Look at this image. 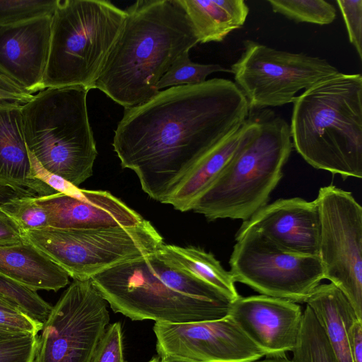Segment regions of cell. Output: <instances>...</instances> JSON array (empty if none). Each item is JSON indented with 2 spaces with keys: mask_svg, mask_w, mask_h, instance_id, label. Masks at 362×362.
<instances>
[{
  "mask_svg": "<svg viewBox=\"0 0 362 362\" xmlns=\"http://www.w3.org/2000/svg\"><path fill=\"white\" fill-rule=\"evenodd\" d=\"M159 358L193 362H254L265 356L228 315L187 323L156 322Z\"/></svg>",
  "mask_w": 362,
  "mask_h": 362,
  "instance_id": "cell-13",
  "label": "cell"
},
{
  "mask_svg": "<svg viewBox=\"0 0 362 362\" xmlns=\"http://www.w3.org/2000/svg\"><path fill=\"white\" fill-rule=\"evenodd\" d=\"M46 211L49 227L86 230L132 226L144 218L107 191L81 189L76 196L56 192L35 196Z\"/></svg>",
  "mask_w": 362,
  "mask_h": 362,
  "instance_id": "cell-17",
  "label": "cell"
},
{
  "mask_svg": "<svg viewBox=\"0 0 362 362\" xmlns=\"http://www.w3.org/2000/svg\"><path fill=\"white\" fill-rule=\"evenodd\" d=\"M21 107H0V186L22 195L54 194L56 191L33 176L23 132Z\"/></svg>",
  "mask_w": 362,
  "mask_h": 362,
  "instance_id": "cell-18",
  "label": "cell"
},
{
  "mask_svg": "<svg viewBox=\"0 0 362 362\" xmlns=\"http://www.w3.org/2000/svg\"><path fill=\"white\" fill-rule=\"evenodd\" d=\"M161 362H193L187 360L175 358L172 357H163L160 358Z\"/></svg>",
  "mask_w": 362,
  "mask_h": 362,
  "instance_id": "cell-40",
  "label": "cell"
},
{
  "mask_svg": "<svg viewBox=\"0 0 362 362\" xmlns=\"http://www.w3.org/2000/svg\"><path fill=\"white\" fill-rule=\"evenodd\" d=\"M254 362H293L284 356H268V358Z\"/></svg>",
  "mask_w": 362,
  "mask_h": 362,
  "instance_id": "cell-39",
  "label": "cell"
},
{
  "mask_svg": "<svg viewBox=\"0 0 362 362\" xmlns=\"http://www.w3.org/2000/svg\"><path fill=\"white\" fill-rule=\"evenodd\" d=\"M157 255L168 264L187 272L211 284L232 301L240 296L230 272L211 252L199 247L163 244Z\"/></svg>",
  "mask_w": 362,
  "mask_h": 362,
  "instance_id": "cell-23",
  "label": "cell"
},
{
  "mask_svg": "<svg viewBox=\"0 0 362 362\" xmlns=\"http://www.w3.org/2000/svg\"><path fill=\"white\" fill-rule=\"evenodd\" d=\"M83 86L46 88L21 107L28 151L42 167L74 185L93 175L98 155Z\"/></svg>",
  "mask_w": 362,
  "mask_h": 362,
  "instance_id": "cell-6",
  "label": "cell"
},
{
  "mask_svg": "<svg viewBox=\"0 0 362 362\" xmlns=\"http://www.w3.org/2000/svg\"><path fill=\"white\" fill-rule=\"evenodd\" d=\"M17 196H22V194L13 191L10 188L0 186V203L4 202L9 199Z\"/></svg>",
  "mask_w": 362,
  "mask_h": 362,
  "instance_id": "cell-38",
  "label": "cell"
},
{
  "mask_svg": "<svg viewBox=\"0 0 362 362\" xmlns=\"http://www.w3.org/2000/svg\"><path fill=\"white\" fill-rule=\"evenodd\" d=\"M0 296L14 303L30 318L44 323L52 306L37 293L0 274Z\"/></svg>",
  "mask_w": 362,
  "mask_h": 362,
  "instance_id": "cell-27",
  "label": "cell"
},
{
  "mask_svg": "<svg viewBox=\"0 0 362 362\" xmlns=\"http://www.w3.org/2000/svg\"><path fill=\"white\" fill-rule=\"evenodd\" d=\"M269 112H259L257 132L194 201L191 210L209 221H245L267 204L293 147L288 123Z\"/></svg>",
  "mask_w": 362,
  "mask_h": 362,
  "instance_id": "cell-5",
  "label": "cell"
},
{
  "mask_svg": "<svg viewBox=\"0 0 362 362\" xmlns=\"http://www.w3.org/2000/svg\"><path fill=\"white\" fill-rule=\"evenodd\" d=\"M349 351L353 362H362V322L356 320L349 334Z\"/></svg>",
  "mask_w": 362,
  "mask_h": 362,
  "instance_id": "cell-37",
  "label": "cell"
},
{
  "mask_svg": "<svg viewBox=\"0 0 362 362\" xmlns=\"http://www.w3.org/2000/svg\"><path fill=\"white\" fill-rule=\"evenodd\" d=\"M230 72L219 64H202L192 62L189 52L181 54L171 65L157 83L158 91L166 87L195 85L206 81V77L214 72Z\"/></svg>",
  "mask_w": 362,
  "mask_h": 362,
  "instance_id": "cell-26",
  "label": "cell"
},
{
  "mask_svg": "<svg viewBox=\"0 0 362 362\" xmlns=\"http://www.w3.org/2000/svg\"><path fill=\"white\" fill-rule=\"evenodd\" d=\"M58 0H0V26L52 15Z\"/></svg>",
  "mask_w": 362,
  "mask_h": 362,
  "instance_id": "cell-29",
  "label": "cell"
},
{
  "mask_svg": "<svg viewBox=\"0 0 362 362\" xmlns=\"http://www.w3.org/2000/svg\"><path fill=\"white\" fill-rule=\"evenodd\" d=\"M52 15L0 26V74L33 95L42 90Z\"/></svg>",
  "mask_w": 362,
  "mask_h": 362,
  "instance_id": "cell-16",
  "label": "cell"
},
{
  "mask_svg": "<svg viewBox=\"0 0 362 362\" xmlns=\"http://www.w3.org/2000/svg\"><path fill=\"white\" fill-rule=\"evenodd\" d=\"M249 115L247 99L228 79L170 87L124 109L112 146L144 192L165 204L195 165Z\"/></svg>",
  "mask_w": 362,
  "mask_h": 362,
  "instance_id": "cell-1",
  "label": "cell"
},
{
  "mask_svg": "<svg viewBox=\"0 0 362 362\" xmlns=\"http://www.w3.org/2000/svg\"><path fill=\"white\" fill-rule=\"evenodd\" d=\"M199 43L220 42L245 23L249 8L243 0H178Z\"/></svg>",
  "mask_w": 362,
  "mask_h": 362,
  "instance_id": "cell-22",
  "label": "cell"
},
{
  "mask_svg": "<svg viewBox=\"0 0 362 362\" xmlns=\"http://www.w3.org/2000/svg\"><path fill=\"white\" fill-rule=\"evenodd\" d=\"M303 315L296 303L264 295L239 296L228 316L267 356H284L296 346Z\"/></svg>",
  "mask_w": 362,
  "mask_h": 362,
  "instance_id": "cell-14",
  "label": "cell"
},
{
  "mask_svg": "<svg viewBox=\"0 0 362 362\" xmlns=\"http://www.w3.org/2000/svg\"><path fill=\"white\" fill-rule=\"evenodd\" d=\"M0 326L17 332L37 334L43 324L30 318L14 303L0 296Z\"/></svg>",
  "mask_w": 362,
  "mask_h": 362,
  "instance_id": "cell-32",
  "label": "cell"
},
{
  "mask_svg": "<svg viewBox=\"0 0 362 362\" xmlns=\"http://www.w3.org/2000/svg\"><path fill=\"white\" fill-rule=\"evenodd\" d=\"M23 240L22 231L15 221L0 211V245L13 244Z\"/></svg>",
  "mask_w": 362,
  "mask_h": 362,
  "instance_id": "cell-36",
  "label": "cell"
},
{
  "mask_svg": "<svg viewBox=\"0 0 362 362\" xmlns=\"http://www.w3.org/2000/svg\"><path fill=\"white\" fill-rule=\"evenodd\" d=\"M235 240L229 272L261 295L305 303L324 279L318 255L286 252L253 232L236 234Z\"/></svg>",
  "mask_w": 362,
  "mask_h": 362,
  "instance_id": "cell-12",
  "label": "cell"
},
{
  "mask_svg": "<svg viewBox=\"0 0 362 362\" xmlns=\"http://www.w3.org/2000/svg\"><path fill=\"white\" fill-rule=\"evenodd\" d=\"M259 124V115L247 118L195 165L165 204L180 211L191 210L194 201L219 176L240 146L257 132Z\"/></svg>",
  "mask_w": 362,
  "mask_h": 362,
  "instance_id": "cell-19",
  "label": "cell"
},
{
  "mask_svg": "<svg viewBox=\"0 0 362 362\" xmlns=\"http://www.w3.org/2000/svg\"><path fill=\"white\" fill-rule=\"evenodd\" d=\"M19 333L0 326V334ZM24 333V332H23Z\"/></svg>",
  "mask_w": 362,
  "mask_h": 362,
  "instance_id": "cell-41",
  "label": "cell"
},
{
  "mask_svg": "<svg viewBox=\"0 0 362 362\" xmlns=\"http://www.w3.org/2000/svg\"><path fill=\"white\" fill-rule=\"evenodd\" d=\"M293 362H339L315 315L309 306L303 312Z\"/></svg>",
  "mask_w": 362,
  "mask_h": 362,
  "instance_id": "cell-24",
  "label": "cell"
},
{
  "mask_svg": "<svg viewBox=\"0 0 362 362\" xmlns=\"http://www.w3.org/2000/svg\"><path fill=\"white\" fill-rule=\"evenodd\" d=\"M244 45L230 73L250 111L293 103L298 91L339 72L317 57L278 50L252 40L245 41Z\"/></svg>",
  "mask_w": 362,
  "mask_h": 362,
  "instance_id": "cell-9",
  "label": "cell"
},
{
  "mask_svg": "<svg viewBox=\"0 0 362 362\" xmlns=\"http://www.w3.org/2000/svg\"><path fill=\"white\" fill-rule=\"evenodd\" d=\"M305 303L322 328L338 361L353 362L349 334L352 325L359 320L345 295L332 283L322 284Z\"/></svg>",
  "mask_w": 362,
  "mask_h": 362,
  "instance_id": "cell-21",
  "label": "cell"
},
{
  "mask_svg": "<svg viewBox=\"0 0 362 362\" xmlns=\"http://www.w3.org/2000/svg\"><path fill=\"white\" fill-rule=\"evenodd\" d=\"M91 279L74 280L43 323L33 362H90L110 322Z\"/></svg>",
  "mask_w": 362,
  "mask_h": 362,
  "instance_id": "cell-11",
  "label": "cell"
},
{
  "mask_svg": "<svg viewBox=\"0 0 362 362\" xmlns=\"http://www.w3.org/2000/svg\"><path fill=\"white\" fill-rule=\"evenodd\" d=\"M148 362H161L160 358L154 357L151 360H150Z\"/></svg>",
  "mask_w": 362,
  "mask_h": 362,
  "instance_id": "cell-42",
  "label": "cell"
},
{
  "mask_svg": "<svg viewBox=\"0 0 362 362\" xmlns=\"http://www.w3.org/2000/svg\"><path fill=\"white\" fill-rule=\"evenodd\" d=\"M32 244L74 280L90 279L118 264L155 253L163 237L147 220L125 227L64 230L52 227L22 231Z\"/></svg>",
  "mask_w": 362,
  "mask_h": 362,
  "instance_id": "cell-8",
  "label": "cell"
},
{
  "mask_svg": "<svg viewBox=\"0 0 362 362\" xmlns=\"http://www.w3.org/2000/svg\"><path fill=\"white\" fill-rule=\"evenodd\" d=\"M256 233L274 247L298 255H318L320 216L315 200L279 199L243 221L236 234Z\"/></svg>",
  "mask_w": 362,
  "mask_h": 362,
  "instance_id": "cell-15",
  "label": "cell"
},
{
  "mask_svg": "<svg viewBox=\"0 0 362 362\" xmlns=\"http://www.w3.org/2000/svg\"><path fill=\"white\" fill-rule=\"evenodd\" d=\"M315 201L324 279L345 295L362 321V208L350 192L333 185L321 187Z\"/></svg>",
  "mask_w": 362,
  "mask_h": 362,
  "instance_id": "cell-10",
  "label": "cell"
},
{
  "mask_svg": "<svg viewBox=\"0 0 362 362\" xmlns=\"http://www.w3.org/2000/svg\"><path fill=\"white\" fill-rule=\"evenodd\" d=\"M90 362H124L120 322H114L107 327Z\"/></svg>",
  "mask_w": 362,
  "mask_h": 362,
  "instance_id": "cell-31",
  "label": "cell"
},
{
  "mask_svg": "<svg viewBox=\"0 0 362 362\" xmlns=\"http://www.w3.org/2000/svg\"><path fill=\"white\" fill-rule=\"evenodd\" d=\"M349 42L362 59V0H337Z\"/></svg>",
  "mask_w": 362,
  "mask_h": 362,
  "instance_id": "cell-33",
  "label": "cell"
},
{
  "mask_svg": "<svg viewBox=\"0 0 362 362\" xmlns=\"http://www.w3.org/2000/svg\"><path fill=\"white\" fill-rule=\"evenodd\" d=\"M126 18L105 0H58L52 15L51 37L42 90L95 81Z\"/></svg>",
  "mask_w": 362,
  "mask_h": 362,
  "instance_id": "cell-7",
  "label": "cell"
},
{
  "mask_svg": "<svg viewBox=\"0 0 362 362\" xmlns=\"http://www.w3.org/2000/svg\"><path fill=\"white\" fill-rule=\"evenodd\" d=\"M0 274L32 290L57 291L69 284L66 272L32 244L0 245Z\"/></svg>",
  "mask_w": 362,
  "mask_h": 362,
  "instance_id": "cell-20",
  "label": "cell"
},
{
  "mask_svg": "<svg viewBox=\"0 0 362 362\" xmlns=\"http://www.w3.org/2000/svg\"><path fill=\"white\" fill-rule=\"evenodd\" d=\"M33 97L0 74V107H21Z\"/></svg>",
  "mask_w": 362,
  "mask_h": 362,
  "instance_id": "cell-35",
  "label": "cell"
},
{
  "mask_svg": "<svg viewBox=\"0 0 362 362\" xmlns=\"http://www.w3.org/2000/svg\"><path fill=\"white\" fill-rule=\"evenodd\" d=\"M293 146L317 169L362 177V76L337 72L293 102Z\"/></svg>",
  "mask_w": 362,
  "mask_h": 362,
  "instance_id": "cell-4",
  "label": "cell"
},
{
  "mask_svg": "<svg viewBox=\"0 0 362 362\" xmlns=\"http://www.w3.org/2000/svg\"><path fill=\"white\" fill-rule=\"evenodd\" d=\"M35 197L22 195L11 198L0 203V211L13 219L21 231L49 227L47 213Z\"/></svg>",
  "mask_w": 362,
  "mask_h": 362,
  "instance_id": "cell-28",
  "label": "cell"
},
{
  "mask_svg": "<svg viewBox=\"0 0 362 362\" xmlns=\"http://www.w3.org/2000/svg\"><path fill=\"white\" fill-rule=\"evenodd\" d=\"M90 279L115 313L134 321L187 323L220 319L228 315L232 301L207 282L168 264L156 252Z\"/></svg>",
  "mask_w": 362,
  "mask_h": 362,
  "instance_id": "cell-3",
  "label": "cell"
},
{
  "mask_svg": "<svg viewBox=\"0 0 362 362\" xmlns=\"http://www.w3.org/2000/svg\"><path fill=\"white\" fill-rule=\"evenodd\" d=\"M125 11L94 88L128 109L155 96L161 77L199 40L178 0H139Z\"/></svg>",
  "mask_w": 362,
  "mask_h": 362,
  "instance_id": "cell-2",
  "label": "cell"
},
{
  "mask_svg": "<svg viewBox=\"0 0 362 362\" xmlns=\"http://www.w3.org/2000/svg\"><path fill=\"white\" fill-rule=\"evenodd\" d=\"M37 334H0V362H33Z\"/></svg>",
  "mask_w": 362,
  "mask_h": 362,
  "instance_id": "cell-30",
  "label": "cell"
},
{
  "mask_svg": "<svg viewBox=\"0 0 362 362\" xmlns=\"http://www.w3.org/2000/svg\"><path fill=\"white\" fill-rule=\"evenodd\" d=\"M28 152L32 174L35 179L47 185L57 192L70 196H76L80 192L81 189L78 187L45 169L34 155L29 151Z\"/></svg>",
  "mask_w": 362,
  "mask_h": 362,
  "instance_id": "cell-34",
  "label": "cell"
},
{
  "mask_svg": "<svg viewBox=\"0 0 362 362\" xmlns=\"http://www.w3.org/2000/svg\"><path fill=\"white\" fill-rule=\"evenodd\" d=\"M274 13L296 23L328 25L336 18L334 6L324 0H268Z\"/></svg>",
  "mask_w": 362,
  "mask_h": 362,
  "instance_id": "cell-25",
  "label": "cell"
}]
</instances>
